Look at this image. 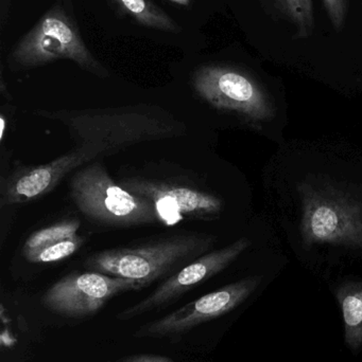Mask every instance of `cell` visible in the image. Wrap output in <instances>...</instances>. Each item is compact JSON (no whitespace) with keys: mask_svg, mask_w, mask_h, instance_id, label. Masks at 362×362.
<instances>
[{"mask_svg":"<svg viewBox=\"0 0 362 362\" xmlns=\"http://www.w3.org/2000/svg\"><path fill=\"white\" fill-rule=\"evenodd\" d=\"M67 127L78 146L112 156L142 142L159 141L185 133L182 123L157 106L135 105L106 110L36 112Z\"/></svg>","mask_w":362,"mask_h":362,"instance_id":"1","label":"cell"},{"mask_svg":"<svg viewBox=\"0 0 362 362\" xmlns=\"http://www.w3.org/2000/svg\"><path fill=\"white\" fill-rule=\"evenodd\" d=\"M215 242L216 238L208 234H178L140 246L100 251L91 255L85 266L93 272L135 281L145 288L210 252Z\"/></svg>","mask_w":362,"mask_h":362,"instance_id":"2","label":"cell"},{"mask_svg":"<svg viewBox=\"0 0 362 362\" xmlns=\"http://www.w3.org/2000/svg\"><path fill=\"white\" fill-rule=\"evenodd\" d=\"M70 195L83 215L101 225L125 228L159 223L153 204L115 182L97 161L74 172Z\"/></svg>","mask_w":362,"mask_h":362,"instance_id":"3","label":"cell"},{"mask_svg":"<svg viewBox=\"0 0 362 362\" xmlns=\"http://www.w3.org/2000/svg\"><path fill=\"white\" fill-rule=\"evenodd\" d=\"M61 59L74 62L100 78L108 76V70L85 45L74 17L57 4L15 45L10 62L14 67L30 69Z\"/></svg>","mask_w":362,"mask_h":362,"instance_id":"4","label":"cell"},{"mask_svg":"<svg viewBox=\"0 0 362 362\" xmlns=\"http://www.w3.org/2000/svg\"><path fill=\"white\" fill-rule=\"evenodd\" d=\"M301 234L307 245L334 244L362 248V202L333 187L303 183Z\"/></svg>","mask_w":362,"mask_h":362,"instance_id":"5","label":"cell"},{"mask_svg":"<svg viewBox=\"0 0 362 362\" xmlns=\"http://www.w3.org/2000/svg\"><path fill=\"white\" fill-rule=\"evenodd\" d=\"M196 93L212 107L239 115L252 123L274 117V107L263 87L249 74L227 66H202L193 74Z\"/></svg>","mask_w":362,"mask_h":362,"instance_id":"6","label":"cell"},{"mask_svg":"<svg viewBox=\"0 0 362 362\" xmlns=\"http://www.w3.org/2000/svg\"><path fill=\"white\" fill-rule=\"evenodd\" d=\"M261 278L244 279L189 302L163 318L142 325L134 334L138 339H179L199 325L229 314L244 303L259 286Z\"/></svg>","mask_w":362,"mask_h":362,"instance_id":"7","label":"cell"},{"mask_svg":"<svg viewBox=\"0 0 362 362\" xmlns=\"http://www.w3.org/2000/svg\"><path fill=\"white\" fill-rule=\"evenodd\" d=\"M130 279L98 272L70 274L45 293L42 303L47 310L67 318H85L97 314L113 298L127 291H140Z\"/></svg>","mask_w":362,"mask_h":362,"instance_id":"8","label":"cell"},{"mask_svg":"<svg viewBox=\"0 0 362 362\" xmlns=\"http://www.w3.org/2000/svg\"><path fill=\"white\" fill-rule=\"evenodd\" d=\"M119 185L148 199L159 223L167 227L184 221H212L220 216L223 209L222 200L217 196L180 183L131 177Z\"/></svg>","mask_w":362,"mask_h":362,"instance_id":"9","label":"cell"},{"mask_svg":"<svg viewBox=\"0 0 362 362\" xmlns=\"http://www.w3.org/2000/svg\"><path fill=\"white\" fill-rule=\"evenodd\" d=\"M250 245L248 238H239L225 248L210 251L201 255L164 281L148 297L119 313L117 319L129 321L153 310L166 308L198 285L220 274L244 252Z\"/></svg>","mask_w":362,"mask_h":362,"instance_id":"10","label":"cell"},{"mask_svg":"<svg viewBox=\"0 0 362 362\" xmlns=\"http://www.w3.org/2000/svg\"><path fill=\"white\" fill-rule=\"evenodd\" d=\"M97 158L100 156L95 151L77 146L45 165L18 168L2 181L0 206L40 199L50 193L68 174Z\"/></svg>","mask_w":362,"mask_h":362,"instance_id":"11","label":"cell"},{"mask_svg":"<svg viewBox=\"0 0 362 362\" xmlns=\"http://www.w3.org/2000/svg\"><path fill=\"white\" fill-rule=\"evenodd\" d=\"M344 323V339L353 350L362 344V283H349L337 291Z\"/></svg>","mask_w":362,"mask_h":362,"instance_id":"12","label":"cell"},{"mask_svg":"<svg viewBox=\"0 0 362 362\" xmlns=\"http://www.w3.org/2000/svg\"><path fill=\"white\" fill-rule=\"evenodd\" d=\"M119 10L151 29L178 33L180 25L151 0H113Z\"/></svg>","mask_w":362,"mask_h":362,"instance_id":"13","label":"cell"},{"mask_svg":"<svg viewBox=\"0 0 362 362\" xmlns=\"http://www.w3.org/2000/svg\"><path fill=\"white\" fill-rule=\"evenodd\" d=\"M80 225L79 219H69V221L53 223V225L33 232L23 245V255L35 252L40 249L55 244V243L78 235Z\"/></svg>","mask_w":362,"mask_h":362,"instance_id":"14","label":"cell"},{"mask_svg":"<svg viewBox=\"0 0 362 362\" xmlns=\"http://www.w3.org/2000/svg\"><path fill=\"white\" fill-rule=\"evenodd\" d=\"M272 2L295 25L299 37L312 35L315 28L312 0H272Z\"/></svg>","mask_w":362,"mask_h":362,"instance_id":"15","label":"cell"},{"mask_svg":"<svg viewBox=\"0 0 362 362\" xmlns=\"http://www.w3.org/2000/svg\"><path fill=\"white\" fill-rule=\"evenodd\" d=\"M85 243V238L80 235L55 243L50 246L40 249L35 252L27 253L23 255L30 263H55L67 259L72 255L80 250L81 247Z\"/></svg>","mask_w":362,"mask_h":362,"instance_id":"16","label":"cell"},{"mask_svg":"<svg viewBox=\"0 0 362 362\" xmlns=\"http://www.w3.org/2000/svg\"><path fill=\"white\" fill-rule=\"evenodd\" d=\"M325 10L336 30H340L346 23L348 0H323Z\"/></svg>","mask_w":362,"mask_h":362,"instance_id":"17","label":"cell"},{"mask_svg":"<svg viewBox=\"0 0 362 362\" xmlns=\"http://www.w3.org/2000/svg\"><path fill=\"white\" fill-rule=\"evenodd\" d=\"M118 362H174L171 358L163 355L140 354L125 357Z\"/></svg>","mask_w":362,"mask_h":362,"instance_id":"18","label":"cell"},{"mask_svg":"<svg viewBox=\"0 0 362 362\" xmlns=\"http://www.w3.org/2000/svg\"><path fill=\"white\" fill-rule=\"evenodd\" d=\"M0 124H1V136H0V138H1L2 140L4 139V129H6V120H4V117H1Z\"/></svg>","mask_w":362,"mask_h":362,"instance_id":"19","label":"cell"},{"mask_svg":"<svg viewBox=\"0 0 362 362\" xmlns=\"http://www.w3.org/2000/svg\"><path fill=\"white\" fill-rule=\"evenodd\" d=\"M170 1L176 2V4H183V6H187L191 2V0H170Z\"/></svg>","mask_w":362,"mask_h":362,"instance_id":"20","label":"cell"}]
</instances>
